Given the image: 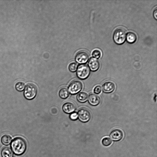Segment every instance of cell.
Returning <instances> with one entry per match:
<instances>
[{
	"mask_svg": "<svg viewBox=\"0 0 157 157\" xmlns=\"http://www.w3.org/2000/svg\"><path fill=\"white\" fill-rule=\"evenodd\" d=\"M10 147L13 152L17 155H23L27 149V144L22 137H17L14 138L11 143Z\"/></svg>",
	"mask_w": 157,
	"mask_h": 157,
	"instance_id": "obj_1",
	"label": "cell"
},
{
	"mask_svg": "<svg viewBox=\"0 0 157 157\" xmlns=\"http://www.w3.org/2000/svg\"><path fill=\"white\" fill-rule=\"evenodd\" d=\"M126 38V32L125 30L121 28L116 29L113 33V39L117 44H120L123 43Z\"/></svg>",
	"mask_w": 157,
	"mask_h": 157,
	"instance_id": "obj_2",
	"label": "cell"
},
{
	"mask_svg": "<svg viewBox=\"0 0 157 157\" xmlns=\"http://www.w3.org/2000/svg\"><path fill=\"white\" fill-rule=\"evenodd\" d=\"M37 89L36 86L32 83H28L25 86L24 92L25 98L28 100L33 99L36 96Z\"/></svg>",
	"mask_w": 157,
	"mask_h": 157,
	"instance_id": "obj_3",
	"label": "cell"
},
{
	"mask_svg": "<svg viewBox=\"0 0 157 157\" xmlns=\"http://www.w3.org/2000/svg\"><path fill=\"white\" fill-rule=\"evenodd\" d=\"M90 73V69L86 64L79 65L77 70V77L81 79H85L88 77Z\"/></svg>",
	"mask_w": 157,
	"mask_h": 157,
	"instance_id": "obj_4",
	"label": "cell"
},
{
	"mask_svg": "<svg viewBox=\"0 0 157 157\" xmlns=\"http://www.w3.org/2000/svg\"><path fill=\"white\" fill-rule=\"evenodd\" d=\"M82 84L78 80L72 81L69 84L68 91L72 94H75L79 92L82 89Z\"/></svg>",
	"mask_w": 157,
	"mask_h": 157,
	"instance_id": "obj_5",
	"label": "cell"
},
{
	"mask_svg": "<svg viewBox=\"0 0 157 157\" xmlns=\"http://www.w3.org/2000/svg\"><path fill=\"white\" fill-rule=\"evenodd\" d=\"M78 116L79 120L82 122H86L89 121L91 118V114L89 111L85 108H81L78 111Z\"/></svg>",
	"mask_w": 157,
	"mask_h": 157,
	"instance_id": "obj_6",
	"label": "cell"
},
{
	"mask_svg": "<svg viewBox=\"0 0 157 157\" xmlns=\"http://www.w3.org/2000/svg\"><path fill=\"white\" fill-rule=\"evenodd\" d=\"M123 133L119 129L113 130L110 133L109 136L111 140L114 142H118L122 139L123 137Z\"/></svg>",
	"mask_w": 157,
	"mask_h": 157,
	"instance_id": "obj_7",
	"label": "cell"
},
{
	"mask_svg": "<svg viewBox=\"0 0 157 157\" xmlns=\"http://www.w3.org/2000/svg\"><path fill=\"white\" fill-rule=\"evenodd\" d=\"M75 59L76 61L78 63H85L88 60L89 56L86 52L83 51H80L76 55Z\"/></svg>",
	"mask_w": 157,
	"mask_h": 157,
	"instance_id": "obj_8",
	"label": "cell"
},
{
	"mask_svg": "<svg viewBox=\"0 0 157 157\" xmlns=\"http://www.w3.org/2000/svg\"><path fill=\"white\" fill-rule=\"evenodd\" d=\"M103 92L106 93H109L113 92L115 90V86L112 82L108 81L105 82L102 86Z\"/></svg>",
	"mask_w": 157,
	"mask_h": 157,
	"instance_id": "obj_9",
	"label": "cell"
},
{
	"mask_svg": "<svg viewBox=\"0 0 157 157\" xmlns=\"http://www.w3.org/2000/svg\"><path fill=\"white\" fill-rule=\"evenodd\" d=\"M88 66L91 71H97L100 67L99 61L95 58H91L88 62Z\"/></svg>",
	"mask_w": 157,
	"mask_h": 157,
	"instance_id": "obj_10",
	"label": "cell"
},
{
	"mask_svg": "<svg viewBox=\"0 0 157 157\" xmlns=\"http://www.w3.org/2000/svg\"><path fill=\"white\" fill-rule=\"evenodd\" d=\"M88 101L91 105L96 106L99 104L101 101V99L98 95L94 94L91 93L89 95Z\"/></svg>",
	"mask_w": 157,
	"mask_h": 157,
	"instance_id": "obj_11",
	"label": "cell"
},
{
	"mask_svg": "<svg viewBox=\"0 0 157 157\" xmlns=\"http://www.w3.org/2000/svg\"><path fill=\"white\" fill-rule=\"evenodd\" d=\"M76 108L75 105L71 102H67L63 105V111L67 113H71L75 111Z\"/></svg>",
	"mask_w": 157,
	"mask_h": 157,
	"instance_id": "obj_12",
	"label": "cell"
},
{
	"mask_svg": "<svg viewBox=\"0 0 157 157\" xmlns=\"http://www.w3.org/2000/svg\"><path fill=\"white\" fill-rule=\"evenodd\" d=\"M1 155L2 157H13V154L10 148L4 147L2 150Z\"/></svg>",
	"mask_w": 157,
	"mask_h": 157,
	"instance_id": "obj_13",
	"label": "cell"
},
{
	"mask_svg": "<svg viewBox=\"0 0 157 157\" xmlns=\"http://www.w3.org/2000/svg\"><path fill=\"white\" fill-rule=\"evenodd\" d=\"M88 96L85 92H81L78 94L77 96L78 101L80 102H85L87 101Z\"/></svg>",
	"mask_w": 157,
	"mask_h": 157,
	"instance_id": "obj_14",
	"label": "cell"
},
{
	"mask_svg": "<svg viewBox=\"0 0 157 157\" xmlns=\"http://www.w3.org/2000/svg\"><path fill=\"white\" fill-rule=\"evenodd\" d=\"M1 140L2 144L5 145H8L11 142L12 138L10 135L6 134L2 137Z\"/></svg>",
	"mask_w": 157,
	"mask_h": 157,
	"instance_id": "obj_15",
	"label": "cell"
},
{
	"mask_svg": "<svg viewBox=\"0 0 157 157\" xmlns=\"http://www.w3.org/2000/svg\"><path fill=\"white\" fill-rule=\"evenodd\" d=\"M126 40L129 43H133L136 41V35L133 32H129L127 34Z\"/></svg>",
	"mask_w": 157,
	"mask_h": 157,
	"instance_id": "obj_16",
	"label": "cell"
},
{
	"mask_svg": "<svg viewBox=\"0 0 157 157\" xmlns=\"http://www.w3.org/2000/svg\"><path fill=\"white\" fill-rule=\"evenodd\" d=\"M59 94V97L61 98L65 99L68 97L69 93L67 88L63 87L60 89Z\"/></svg>",
	"mask_w": 157,
	"mask_h": 157,
	"instance_id": "obj_17",
	"label": "cell"
},
{
	"mask_svg": "<svg viewBox=\"0 0 157 157\" xmlns=\"http://www.w3.org/2000/svg\"><path fill=\"white\" fill-rule=\"evenodd\" d=\"M101 143L105 146H109L112 144V140L108 137H105L102 139Z\"/></svg>",
	"mask_w": 157,
	"mask_h": 157,
	"instance_id": "obj_18",
	"label": "cell"
},
{
	"mask_svg": "<svg viewBox=\"0 0 157 157\" xmlns=\"http://www.w3.org/2000/svg\"><path fill=\"white\" fill-rule=\"evenodd\" d=\"M25 86V84L23 82L19 81L16 84L15 88L17 90L21 91L24 90Z\"/></svg>",
	"mask_w": 157,
	"mask_h": 157,
	"instance_id": "obj_19",
	"label": "cell"
},
{
	"mask_svg": "<svg viewBox=\"0 0 157 157\" xmlns=\"http://www.w3.org/2000/svg\"><path fill=\"white\" fill-rule=\"evenodd\" d=\"M77 64L75 62H72L69 64L68 68L70 71L72 72H74L77 70Z\"/></svg>",
	"mask_w": 157,
	"mask_h": 157,
	"instance_id": "obj_20",
	"label": "cell"
},
{
	"mask_svg": "<svg viewBox=\"0 0 157 157\" xmlns=\"http://www.w3.org/2000/svg\"><path fill=\"white\" fill-rule=\"evenodd\" d=\"M93 56L96 58H98L101 55V51L98 49H96L94 50L92 53Z\"/></svg>",
	"mask_w": 157,
	"mask_h": 157,
	"instance_id": "obj_21",
	"label": "cell"
},
{
	"mask_svg": "<svg viewBox=\"0 0 157 157\" xmlns=\"http://www.w3.org/2000/svg\"><path fill=\"white\" fill-rule=\"evenodd\" d=\"M70 119L73 121L76 120L78 118V113L76 112H73L70 115Z\"/></svg>",
	"mask_w": 157,
	"mask_h": 157,
	"instance_id": "obj_22",
	"label": "cell"
},
{
	"mask_svg": "<svg viewBox=\"0 0 157 157\" xmlns=\"http://www.w3.org/2000/svg\"><path fill=\"white\" fill-rule=\"evenodd\" d=\"M101 91V88L100 86L97 85L95 87L94 89V92L96 94H99Z\"/></svg>",
	"mask_w": 157,
	"mask_h": 157,
	"instance_id": "obj_23",
	"label": "cell"
},
{
	"mask_svg": "<svg viewBox=\"0 0 157 157\" xmlns=\"http://www.w3.org/2000/svg\"><path fill=\"white\" fill-rule=\"evenodd\" d=\"M157 9H156L153 12V16L154 17V18H155V19H157Z\"/></svg>",
	"mask_w": 157,
	"mask_h": 157,
	"instance_id": "obj_24",
	"label": "cell"
}]
</instances>
